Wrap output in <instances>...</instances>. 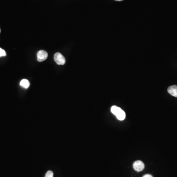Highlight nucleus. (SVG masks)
I'll list each match as a JSON object with an SVG mask.
<instances>
[{
  "label": "nucleus",
  "instance_id": "nucleus-1",
  "mask_svg": "<svg viewBox=\"0 0 177 177\" xmlns=\"http://www.w3.org/2000/svg\"><path fill=\"white\" fill-rule=\"evenodd\" d=\"M111 111L116 116L117 119L120 121H123L126 118V113L121 108L118 106H112L111 108Z\"/></svg>",
  "mask_w": 177,
  "mask_h": 177
},
{
  "label": "nucleus",
  "instance_id": "nucleus-2",
  "mask_svg": "<svg viewBox=\"0 0 177 177\" xmlns=\"http://www.w3.org/2000/svg\"><path fill=\"white\" fill-rule=\"evenodd\" d=\"M54 60L59 65H64L66 63V59L60 53H56L54 55Z\"/></svg>",
  "mask_w": 177,
  "mask_h": 177
},
{
  "label": "nucleus",
  "instance_id": "nucleus-3",
  "mask_svg": "<svg viewBox=\"0 0 177 177\" xmlns=\"http://www.w3.org/2000/svg\"><path fill=\"white\" fill-rule=\"evenodd\" d=\"M48 57V53L45 50H40L37 53V59L39 62L46 60Z\"/></svg>",
  "mask_w": 177,
  "mask_h": 177
},
{
  "label": "nucleus",
  "instance_id": "nucleus-4",
  "mask_svg": "<svg viewBox=\"0 0 177 177\" xmlns=\"http://www.w3.org/2000/svg\"><path fill=\"white\" fill-rule=\"evenodd\" d=\"M133 167L136 171L140 172L144 169L145 165L142 161L137 160L133 163Z\"/></svg>",
  "mask_w": 177,
  "mask_h": 177
},
{
  "label": "nucleus",
  "instance_id": "nucleus-5",
  "mask_svg": "<svg viewBox=\"0 0 177 177\" xmlns=\"http://www.w3.org/2000/svg\"><path fill=\"white\" fill-rule=\"evenodd\" d=\"M168 93L171 96L177 97V86L172 85L169 86L167 89Z\"/></svg>",
  "mask_w": 177,
  "mask_h": 177
},
{
  "label": "nucleus",
  "instance_id": "nucleus-6",
  "mask_svg": "<svg viewBox=\"0 0 177 177\" xmlns=\"http://www.w3.org/2000/svg\"><path fill=\"white\" fill-rule=\"evenodd\" d=\"M20 85L21 86V87H22L23 88H25V89H28L30 86V82L27 79H24L20 81Z\"/></svg>",
  "mask_w": 177,
  "mask_h": 177
},
{
  "label": "nucleus",
  "instance_id": "nucleus-7",
  "mask_svg": "<svg viewBox=\"0 0 177 177\" xmlns=\"http://www.w3.org/2000/svg\"><path fill=\"white\" fill-rule=\"evenodd\" d=\"M54 174L52 171H48L46 172L45 177H53Z\"/></svg>",
  "mask_w": 177,
  "mask_h": 177
},
{
  "label": "nucleus",
  "instance_id": "nucleus-8",
  "mask_svg": "<svg viewBox=\"0 0 177 177\" xmlns=\"http://www.w3.org/2000/svg\"><path fill=\"white\" fill-rule=\"evenodd\" d=\"M6 56V53L5 51L3 50V49L0 48V57L3 56Z\"/></svg>",
  "mask_w": 177,
  "mask_h": 177
},
{
  "label": "nucleus",
  "instance_id": "nucleus-9",
  "mask_svg": "<svg viewBox=\"0 0 177 177\" xmlns=\"http://www.w3.org/2000/svg\"><path fill=\"white\" fill-rule=\"evenodd\" d=\"M143 177H153L151 175L149 174H146L144 176H143Z\"/></svg>",
  "mask_w": 177,
  "mask_h": 177
},
{
  "label": "nucleus",
  "instance_id": "nucleus-10",
  "mask_svg": "<svg viewBox=\"0 0 177 177\" xmlns=\"http://www.w3.org/2000/svg\"><path fill=\"white\" fill-rule=\"evenodd\" d=\"M115 1H122L123 0H115Z\"/></svg>",
  "mask_w": 177,
  "mask_h": 177
},
{
  "label": "nucleus",
  "instance_id": "nucleus-11",
  "mask_svg": "<svg viewBox=\"0 0 177 177\" xmlns=\"http://www.w3.org/2000/svg\"><path fill=\"white\" fill-rule=\"evenodd\" d=\"M0 33H1V30H0Z\"/></svg>",
  "mask_w": 177,
  "mask_h": 177
}]
</instances>
